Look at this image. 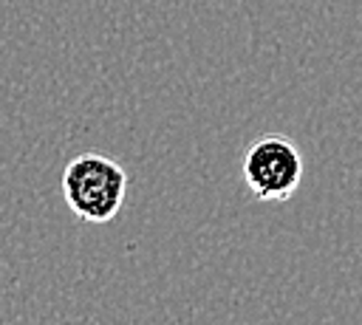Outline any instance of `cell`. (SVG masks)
<instances>
[{
  "mask_svg": "<svg viewBox=\"0 0 362 325\" xmlns=\"http://www.w3.org/2000/svg\"><path fill=\"white\" fill-rule=\"evenodd\" d=\"M68 209L85 223H107L127 198V172L105 153H79L62 170Z\"/></svg>",
  "mask_w": 362,
  "mask_h": 325,
  "instance_id": "obj_1",
  "label": "cell"
},
{
  "mask_svg": "<svg viewBox=\"0 0 362 325\" xmlns=\"http://www.w3.org/2000/svg\"><path fill=\"white\" fill-rule=\"evenodd\" d=\"M303 178V155L283 136L257 138L243 155V184L255 201H286Z\"/></svg>",
  "mask_w": 362,
  "mask_h": 325,
  "instance_id": "obj_2",
  "label": "cell"
}]
</instances>
